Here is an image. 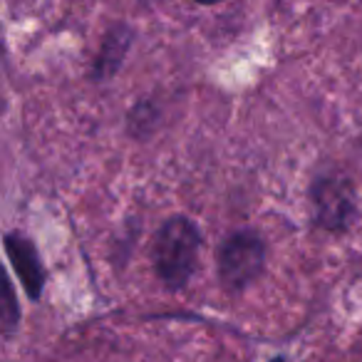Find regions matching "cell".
Masks as SVG:
<instances>
[{
    "instance_id": "1",
    "label": "cell",
    "mask_w": 362,
    "mask_h": 362,
    "mask_svg": "<svg viewBox=\"0 0 362 362\" xmlns=\"http://www.w3.org/2000/svg\"><path fill=\"white\" fill-rule=\"evenodd\" d=\"M202 233L187 216H171L156 231L151 243V261L166 288H181L194 276Z\"/></svg>"
},
{
    "instance_id": "2",
    "label": "cell",
    "mask_w": 362,
    "mask_h": 362,
    "mask_svg": "<svg viewBox=\"0 0 362 362\" xmlns=\"http://www.w3.org/2000/svg\"><path fill=\"white\" fill-rule=\"evenodd\" d=\"M218 276L228 291H243L251 286L263 271L266 246L253 231H238L223 241L218 248Z\"/></svg>"
},
{
    "instance_id": "3",
    "label": "cell",
    "mask_w": 362,
    "mask_h": 362,
    "mask_svg": "<svg viewBox=\"0 0 362 362\" xmlns=\"http://www.w3.org/2000/svg\"><path fill=\"white\" fill-rule=\"evenodd\" d=\"M315 221L325 231H345L355 218V192L350 181L340 176H325L313 184L310 192Z\"/></svg>"
},
{
    "instance_id": "4",
    "label": "cell",
    "mask_w": 362,
    "mask_h": 362,
    "mask_svg": "<svg viewBox=\"0 0 362 362\" xmlns=\"http://www.w3.org/2000/svg\"><path fill=\"white\" fill-rule=\"evenodd\" d=\"M6 251H8V256H11L13 268H16L18 276H21L23 286H25L28 296H30L33 300L40 298L42 286H45V271H42V263H40V256H37L35 246H33L25 236H21V233H8Z\"/></svg>"
},
{
    "instance_id": "5",
    "label": "cell",
    "mask_w": 362,
    "mask_h": 362,
    "mask_svg": "<svg viewBox=\"0 0 362 362\" xmlns=\"http://www.w3.org/2000/svg\"><path fill=\"white\" fill-rule=\"evenodd\" d=\"M129 42H132L129 28L117 25L112 33H107L105 42H102L100 52H97V62H95V77L97 80H107V77L119 67V62H122V57H124Z\"/></svg>"
},
{
    "instance_id": "6",
    "label": "cell",
    "mask_w": 362,
    "mask_h": 362,
    "mask_svg": "<svg viewBox=\"0 0 362 362\" xmlns=\"http://www.w3.org/2000/svg\"><path fill=\"white\" fill-rule=\"evenodd\" d=\"M144 122H149L151 127L156 124V112L154 107H151V102H141V105H136L134 110H132L129 115V129L134 132V134H144Z\"/></svg>"
},
{
    "instance_id": "7",
    "label": "cell",
    "mask_w": 362,
    "mask_h": 362,
    "mask_svg": "<svg viewBox=\"0 0 362 362\" xmlns=\"http://www.w3.org/2000/svg\"><path fill=\"white\" fill-rule=\"evenodd\" d=\"M197 3H202V6H214V3H218V0H197Z\"/></svg>"
},
{
    "instance_id": "8",
    "label": "cell",
    "mask_w": 362,
    "mask_h": 362,
    "mask_svg": "<svg viewBox=\"0 0 362 362\" xmlns=\"http://www.w3.org/2000/svg\"><path fill=\"white\" fill-rule=\"evenodd\" d=\"M273 362H283V360H273Z\"/></svg>"
}]
</instances>
